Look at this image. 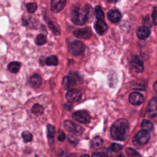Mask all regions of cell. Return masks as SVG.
Segmentation results:
<instances>
[{
	"instance_id": "1",
	"label": "cell",
	"mask_w": 157,
	"mask_h": 157,
	"mask_svg": "<svg viewBox=\"0 0 157 157\" xmlns=\"http://www.w3.org/2000/svg\"><path fill=\"white\" fill-rule=\"evenodd\" d=\"M129 130L128 121L125 119H119L111 126L110 135L113 139L123 141L126 139Z\"/></svg>"
},
{
	"instance_id": "2",
	"label": "cell",
	"mask_w": 157,
	"mask_h": 157,
	"mask_svg": "<svg viewBox=\"0 0 157 157\" xmlns=\"http://www.w3.org/2000/svg\"><path fill=\"white\" fill-rule=\"evenodd\" d=\"M71 19L77 25H83L88 21V16L85 8L80 9L78 7H74L71 12Z\"/></svg>"
},
{
	"instance_id": "3",
	"label": "cell",
	"mask_w": 157,
	"mask_h": 157,
	"mask_svg": "<svg viewBox=\"0 0 157 157\" xmlns=\"http://www.w3.org/2000/svg\"><path fill=\"white\" fill-rule=\"evenodd\" d=\"M150 139V134L147 131L140 130L134 136L133 142H136L139 145H144L147 144Z\"/></svg>"
},
{
	"instance_id": "4",
	"label": "cell",
	"mask_w": 157,
	"mask_h": 157,
	"mask_svg": "<svg viewBox=\"0 0 157 157\" xmlns=\"http://www.w3.org/2000/svg\"><path fill=\"white\" fill-rule=\"evenodd\" d=\"M72 118L77 121L82 123H88L90 121V116L84 110H78L73 113Z\"/></svg>"
},
{
	"instance_id": "5",
	"label": "cell",
	"mask_w": 157,
	"mask_h": 157,
	"mask_svg": "<svg viewBox=\"0 0 157 157\" xmlns=\"http://www.w3.org/2000/svg\"><path fill=\"white\" fill-rule=\"evenodd\" d=\"M130 66L133 71L137 73L143 72L144 69V62L138 56H134L132 57L130 62Z\"/></svg>"
},
{
	"instance_id": "6",
	"label": "cell",
	"mask_w": 157,
	"mask_h": 157,
	"mask_svg": "<svg viewBox=\"0 0 157 157\" xmlns=\"http://www.w3.org/2000/svg\"><path fill=\"white\" fill-rule=\"evenodd\" d=\"M69 50L73 55L78 56L83 52L85 50V46L80 41L75 40L70 44Z\"/></svg>"
},
{
	"instance_id": "7",
	"label": "cell",
	"mask_w": 157,
	"mask_h": 157,
	"mask_svg": "<svg viewBox=\"0 0 157 157\" xmlns=\"http://www.w3.org/2000/svg\"><path fill=\"white\" fill-rule=\"evenodd\" d=\"M64 128L69 131L72 132L75 135H80L83 131L82 127L77 124H75L74 122L70 120H66L64 123Z\"/></svg>"
},
{
	"instance_id": "8",
	"label": "cell",
	"mask_w": 157,
	"mask_h": 157,
	"mask_svg": "<svg viewBox=\"0 0 157 157\" xmlns=\"http://www.w3.org/2000/svg\"><path fill=\"white\" fill-rule=\"evenodd\" d=\"M82 98L81 92L77 89H71L66 94V98L69 102H76Z\"/></svg>"
},
{
	"instance_id": "9",
	"label": "cell",
	"mask_w": 157,
	"mask_h": 157,
	"mask_svg": "<svg viewBox=\"0 0 157 157\" xmlns=\"http://www.w3.org/2000/svg\"><path fill=\"white\" fill-rule=\"evenodd\" d=\"M73 34L76 37L88 39L91 37L92 33L90 28H85L75 30Z\"/></svg>"
},
{
	"instance_id": "10",
	"label": "cell",
	"mask_w": 157,
	"mask_h": 157,
	"mask_svg": "<svg viewBox=\"0 0 157 157\" xmlns=\"http://www.w3.org/2000/svg\"><path fill=\"white\" fill-rule=\"evenodd\" d=\"M147 111L151 117H157V98H153L149 101L147 105Z\"/></svg>"
},
{
	"instance_id": "11",
	"label": "cell",
	"mask_w": 157,
	"mask_h": 157,
	"mask_svg": "<svg viewBox=\"0 0 157 157\" xmlns=\"http://www.w3.org/2000/svg\"><path fill=\"white\" fill-rule=\"evenodd\" d=\"M66 4V0H52L51 10L54 13H58L61 11Z\"/></svg>"
},
{
	"instance_id": "12",
	"label": "cell",
	"mask_w": 157,
	"mask_h": 157,
	"mask_svg": "<svg viewBox=\"0 0 157 157\" xmlns=\"http://www.w3.org/2000/svg\"><path fill=\"white\" fill-rule=\"evenodd\" d=\"M144 96L142 94L138 92H132L129 94V102L135 105H138L143 103Z\"/></svg>"
},
{
	"instance_id": "13",
	"label": "cell",
	"mask_w": 157,
	"mask_h": 157,
	"mask_svg": "<svg viewBox=\"0 0 157 157\" xmlns=\"http://www.w3.org/2000/svg\"><path fill=\"white\" fill-rule=\"evenodd\" d=\"M107 18L109 21L112 23H117L121 18V13L118 10L112 9L107 13Z\"/></svg>"
},
{
	"instance_id": "14",
	"label": "cell",
	"mask_w": 157,
	"mask_h": 157,
	"mask_svg": "<svg viewBox=\"0 0 157 157\" xmlns=\"http://www.w3.org/2000/svg\"><path fill=\"white\" fill-rule=\"evenodd\" d=\"M108 26L106 23L103 20H98L94 24V29L98 34L102 35L107 29Z\"/></svg>"
},
{
	"instance_id": "15",
	"label": "cell",
	"mask_w": 157,
	"mask_h": 157,
	"mask_svg": "<svg viewBox=\"0 0 157 157\" xmlns=\"http://www.w3.org/2000/svg\"><path fill=\"white\" fill-rule=\"evenodd\" d=\"M136 34L139 39L144 40L147 39L150 36V30L148 27L140 26L137 29Z\"/></svg>"
},
{
	"instance_id": "16",
	"label": "cell",
	"mask_w": 157,
	"mask_h": 157,
	"mask_svg": "<svg viewBox=\"0 0 157 157\" xmlns=\"http://www.w3.org/2000/svg\"><path fill=\"white\" fill-rule=\"evenodd\" d=\"M63 85L65 89H71L76 85V80L73 76H66L63 78Z\"/></svg>"
},
{
	"instance_id": "17",
	"label": "cell",
	"mask_w": 157,
	"mask_h": 157,
	"mask_svg": "<svg viewBox=\"0 0 157 157\" xmlns=\"http://www.w3.org/2000/svg\"><path fill=\"white\" fill-rule=\"evenodd\" d=\"M42 83V78L40 75L37 74H34L29 79L30 85L34 88H38Z\"/></svg>"
},
{
	"instance_id": "18",
	"label": "cell",
	"mask_w": 157,
	"mask_h": 157,
	"mask_svg": "<svg viewBox=\"0 0 157 157\" xmlns=\"http://www.w3.org/2000/svg\"><path fill=\"white\" fill-rule=\"evenodd\" d=\"M47 138L48 142L51 144H53L54 142L55 136V129L53 126L51 124H48L47 126Z\"/></svg>"
},
{
	"instance_id": "19",
	"label": "cell",
	"mask_w": 157,
	"mask_h": 157,
	"mask_svg": "<svg viewBox=\"0 0 157 157\" xmlns=\"http://www.w3.org/2000/svg\"><path fill=\"white\" fill-rule=\"evenodd\" d=\"M102 144H103V140L102 138L99 136H96L91 140L90 146L93 148L98 149L102 147Z\"/></svg>"
},
{
	"instance_id": "20",
	"label": "cell",
	"mask_w": 157,
	"mask_h": 157,
	"mask_svg": "<svg viewBox=\"0 0 157 157\" xmlns=\"http://www.w3.org/2000/svg\"><path fill=\"white\" fill-rule=\"evenodd\" d=\"M20 63L17 61L11 62L8 65L9 70L12 73H17L20 69Z\"/></svg>"
},
{
	"instance_id": "21",
	"label": "cell",
	"mask_w": 157,
	"mask_h": 157,
	"mask_svg": "<svg viewBox=\"0 0 157 157\" xmlns=\"http://www.w3.org/2000/svg\"><path fill=\"white\" fill-rule=\"evenodd\" d=\"M140 126L143 130L151 131L153 129V124L152 122L148 120H144L140 124Z\"/></svg>"
},
{
	"instance_id": "22",
	"label": "cell",
	"mask_w": 157,
	"mask_h": 157,
	"mask_svg": "<svg viewBox=\"0 0 157 157\" xmlns=\"http://www.w3.org/2000/svg\"><path fill=\"white\" fill-rule=\"evenodd\" d=\"M58 63V59L56 56L52 55L45 59V64L48 66H56Z\"/></svg>"
},
{
	"instance_id": "23",
	"label": "cell",
	"mask_w": 157,
	"mask_h": 157,
	"mask_svg": "<svg viewBox=\"0 0 157 157\" xmlns=\"http://www.w3.org/2000/svg\"><path fill=\"white\" fill-rule=\"evenodd\" d=\"M43 111H44L43 107L39 104H34L31 109L32 113L36 115H40L42 114Z\"/></svg>"
},
{
	"instance_id": "24",
	"label": "cell",
	"mask_w": 157,
	"mask_h": 157,
	"mask_svg": "<svg viewBox=\"0 0 157 157\" xmlns=\"http://www.w3.org/2000/svg\"><path fill=\"white\" fill-rule=\"evenodd\" d=\"M95 15L98 20H103L104 18V12L99 6H96L94 9Z\"/></svg>"
},
{
	"instance_id": "25",
	"label": "cell",
	"mask_w": 157,
	"mask_h": 157,
	"mask_svg": "<svg viewBox=\"0 0 157 157\" xmlns=\"http://www.w3.org/2000/svg\"><path fill=\"white\" fill-rule=\"evenodd\" d=\"M126 153L128 157H141L140 155L136 150L132 148H126Z\"/></svg>"
},
{
	"instance_id": "26",
	"label": "cell",
	"mask_w": 157,
	"mask_h": 157,
	"mask_svg": "<svg viewBox=\"0 0 157 157\" xmlns=\"http://www.w3.org/2000/svg\"><path fill=\"white\" fill-rule=\"evenodd\" d=\"M47 42L46 36L44 34H39L37 36L36 39V43L39 45H42Z\"/></svg>"
},
{
	"instance_id": "27",
	"label": "cell",
	"mask_w": 157,
	"mask_h": 157,
	"mask_svg": "<svg viewBox=\"0 0 157 157\" xmlns=\"http://www.w3.org/2000/svg\"><path fill=\"white\" fill-rule=\"evenodd\" d=\"M21 137L24 142H28L33 140V135L29 131H24L21 134Z\"/></svg>"
},
{
	"instance_id": "28",
	"label": "cell",
	"mask_w": 157,
	"mask_h": 157,
	"mask_svg": "<svg viewBox=\"0 0 157 157\" xmlns=\"http://www.w3.org/2000/svg\"><path fill=\"white\" fill-rule=\"evenodd\" d=\"M86 13H87V16H88V21H91L93 17V10L91 7V6L89 4H87L85 7Z\"/></svg>"
},
{
	"instance_id": "29",
	"label": "cell",
	"mask_w": 157,
	"mask_h": 157,
	"mask_svg": "<svg viewBox=\"0 0 157 157\" xmlns=\"http://www.w3.org/2000/svg\"><path fill=\"white\" fill-rule=\"evenodd\" d=\"M37 4L34 2H29L26 4V9L29 13H34L37 10Z\"/></svg>"
},
{
	"instance_id": "30",
	"label": "cell",
	"mask_w": 157,
	"mask_h": 157,
	"mask_svg": "<svg viewBox=\"0 0 157 157\" xmlns=\"http://www.w3.org/2000/svg\"><path fill=\"white\" fill-rule=\"evenodd\" d=\"M110 149L112 151H113V152H118L120 151H121L122 149H123V146L119 144H117V143H112L111 145H110Z\"/></svg>"
},
{
	"instance_id": "31",
	"label": "cell",
	"mask_w": 157,
	"mask_h": 157,
	"mask_svg": "<svg viewBox=\"0 0 157 157\" xmlns=\"http://www.w3.org/2000/svg\"><path fill=\"white\" fill-rule=\"evenodd\" d=\"M151 16H152L153 24L155 25H157V7H155L153 8Z\"/></svg>"
},
{
	"instance_id": "32",
	"label": "cell",
	"mask_w": 157,
	"mask_h": 157,
	"mask_svg": "<svg viewBox=\"0 0 157 157\" xmlns=\"http://www.w3.org/2000/svg\"><path fill=\"white\" fill-rule=\"evenodd\" d=\"M48 26L50 27V28L52 29V31L53 32L54 34H59V29H58L56 26L53 25L52 21H48Z\"/></svg>"
},
{
	"instance_id": "33",
	"label": "cell",
	"mask_w": 157,
	"mask_h": 157,
	"mask_svg": "<svg viewBox=\"0 0 157 157\" xmlns=\"http://www.w3.org/2000/svg\"><path fill=\"white\" fill-rule=\"evenodd\" d=\"M65 139V134L63 131H59L58 134V140L60 142H62Z\"/></svg>"
},
{
	"instance_id": "34",
	"label": "cell",
	"mask_w": 157,
	"mask_h": 157,
	"mask_svg": "<svg viewBox=\"0 0 157 157\" xmlns=\"http://www.w3.org/2000/svg\"><path fill=\"white\" fill-rule=\"evenodd\" d=\"M92 157H107V155L102 151L95 152L92 155Z\"/></svg>"
},
{
	"instance_id": "35",
	"label": "cell",
	"mask_w": 157,
	"mask_h": 157,
	"mask_svg": "<svg viewBox=\"0 0 157 157\" xmlns=\"http://www.w3.org/2000/svg\"><path fill=\"white\" fill-rule=\"evenodd\" d=\"M68 140H69V142L71 144H74V145H75L77 143V142H78L77 139L74 136H68Z\"/></svg>"
},
{
	"instance_id": "36",
	"label": "cell",
	"mask_w": 157,
	"mask_h": 157,
	"mask_svg": "<svg viewBox=\"0 0 157 157\" xmlns=\"http://www.w3.org/2000/svg\"><path fill=\"white\" fill-rule=\"evenodd\" d=\"M72 105L71 102L66 103L64 105V108L67 110H70L71 109H72Z\"/></svg>"
},
{
	"instance_id": "37",
	"label": "cell",
	"mask_w": 157,
	"mask_h": 157,
	"mask_svg": "<svg viewBox=\"0 0 157 157\" xmlns=\"http://www.w3.org/2000/svg\"><path fill=\"white\" fill-rule=\"evenodd\" d=\"M153 88H154V90L157 93V80L155 82V83H154V85H153Z\"/></svg>"
},
{
	"instance_id": "38",
	"label": "cell",
	"mask_w": 157,
	"mask_h": 157,
	"mask_svg": "<svg viewBox=\"0 0 157 157\" xmlns=\"http://www.w3.org/2000/svg\"><path fill=\"white\" fill-rule=\"evenodd\" d=\"M66 157H76V156L74 154H69Z\"/></svg>"
},
{
	"instance_id": "39",
	"label": "cell",
	"mask_w": 157,
	"mask_h": 157,
	"mask_svg": "<svg viewBox=\"0 0 157 157\" xmlns=\"http://www.w3.org/2000/svg\"><path fill=\"white\" fill-rule=\"evenodd\" d=\"M110 3H113V2H115L117 0H107Z\"/></svg>"
},
{
	"instance_id": "40",
	"label": "cell",
	"mask_w": 157,
	"mask_h": 157,
	"mask_svg": "<svg viewBox=\"0 0 157 157\" xmlns=\"http://www.w3.org/2000/svg\"><path fill=\"white\" fill-rule=\"evenodd\" d=\"M117 157H125V156L124 155V154L123 153H120V155H118Z\"/></svg>"
},
{
	"instance_id": "41",
	"label": "cell",
	"mask_w": 157,
	"mask_h": 157,
	"mask_svg": "<svg viewBox=\"0 0 157 157\" xmlns=\"http://www.w3.org/2000/svg\"><path fill=\"white\" fill-rule=\"evenodd\" d=\"M80 157H90V156L88 155H82Z\"/></svg>"
},
{
	"instance_id": "42",
	"label": "cell",
	"mask_w": 157,
	"mask_h": 157,
	"mask_svg": "<svg viewBox=\"0 0 157 157\" xmlns=\"http://www.w3.org/2000/svg\"><path fill=\"white\" fill-rule=\"evenodd\" d=\"M150 157H151V156H150Z\"/></svg>"
}]
</instances>
